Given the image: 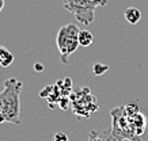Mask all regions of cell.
Instances as JSON below:
<instances>
[{
    "label": "cell",
    "mask_w": 148,
    "mask_h": 141,
    "mask_svg": "<svg viewBox=\"0 0 148 141\" xmlns=\"http://www.w3.org/2000/svg\"><path fill=\"white\" fill-rule=\"evenodd\" d=\"M124 16H125L126 22L130 23V25H137L141 19V11L136 7H128L124 12Z\"/></svg>",
    "instance_id": "obj_7"
},
{
    "label": "cell",
    "mask_w": 148,
    "mask_h": 141,
    "mask_svg": "<svg viewBox=\"0 0 148 141\" xmlns=\"http://www.w3.org/2000/svg\"><path fill=\"white\" fill-rule=\"evenodd\" d=\"M69 99H71L72 106H73V113H75V115H76L77 118H87L94 111L98 110L97 98L91 94L87 87L79 90Z\"/></svg>",
    "instance_id": "obj_5"
},
{
    "label": "cell",
    "mask_w": 148,
    "mask_h": 141,
    "mask_svg": "<svg viewBox=\"0 0 148 141\" xmlns=\"http://www.w3.org/2000/svg\"><path fill=\"white\" fill-rule=\"evenodd\" d=\"M4 90L0 92V111L4 114L5 122L21 123V92L23 83L15 78L4 80Z\"/></svg>",
    "instance_id": "obj_1"
},
{
    "label": "cell",
    "mask_w": 148,
    "mask_h": 141,
    "mask_svg": "<svg viewBox=\"0 0 148 141\" xmlns=\"http://www.w3.org/2000/svg\"><path fill=\"white\" fill-rule=\"evenodd\" d=\"M129 119V123H130V129H132V132L135 133L137 137H141L145 132V129H147V117L144 115L141 111L137 113L136 115H133L132 118H128Z\"/></svg>",
    "instance_id": "obj_6"
},
{
    "label": "cell",
    "mask_w": 148,
    "mask_h": 141,
    "mask_svg": "<svg viewBox=\"0 0 148 141\" xmlns=\"http://www.w3.org/2000/svg\"><path fill=\"white\" fill-rule=\"evenodd\" d=\"M12 63H14V54L7 48L0 45V65L3 68H8Z\"/></svg>",
    "instance_id": "obj_8"
},
{
    "label": "cell",
    "mask_w": 148,
    "mask_h": 141,
    "mask_svg": "<svg viewBox=\"0 0 148 141\" xmlns=\"http://www.w3.org/2000/svg\"><path fill=\"white\" fill-rule=\"evenodd\" d=\"M53 141H69V138H68V136L65 134V133L57 132V133H56V134L53 136Z\"/></svg>",
    "instance_id": "obj_15"
},
{
    "label": "cell",
    "mask_w": 148,
    "mask_h": 141,
    "mask_svg": "<svg viewBox=\"0 0 148 141\" xmlns=\"http://www.w3.org/2000/svg\"><path fill=\"white\" fill-rule=\"evenodd\" d=\"M71 103V99L67 98V96H63L61 99L58 100V106H60V109L61 110H68V106Z\"/></svg>",
    "instance_id": "obj_14"
},
{
    "label": "cell",
    "mask_w": 148,
    "mask_h": 141,
    "mask_svg": "<svg viewBox=\"0 0 148 141\" xmlns=\"http://www.w3.org/2000/svg\"><path fill=\"white\" fill-rule=\"evenodd\" d=\"M5 122V117H4V114L0 111V123H4Z\"/></svg>",
    "instance_id": "obj_17"
},
{
    "label": "cell",
    "mask_w": 148,
    "mask_h": 141,
    "mask_svg": "<svg viewBox=\"0 0 148 141\" xmlns=\"http://www.w3.org/2000/svg\"><path fill=\"white\" fill-rule=\"evenodd\" d=\"M88 141H106L103 138L102 133L97 132V130H91L90 134H88Z\"/></svg>",
    "instance_id": "obj_12"
},
{
    "label": "cell",
    "mask_w": 148,
    "mask_h": 141,
    "mask_svg": "<svg viewBox=\"0 0 148 141\" xmlns=\"http://www.w3.org/2000/svg\"><path fill=\"white\" fill-rule=\"evenodd\" d=\"M94 41V35L92 33L88 30H80L79 31V45L83 48H88Z\"/></svg>",
    "instance_id": "obj_9"
},
{
    "label": "cell",
    "mask_w": 148,
    "mask_h": 141,
    "mask_svg": "<svg viewBox=\"0 0 148 141\" xmlns=\"http://www.w3.org/2000/svg\"><path fill=\"white\" fill-rule=\"evenodd\" d=\"M5 5V0H0V12L3 11V8H4Z\"/></svg>",
    "instance_id": "obj_18"
},
{
    "label": "cell",
    "mask_w": 148,
    "mask_h": 141,
    "mask_svg": "<svg viewBox=\"0 0 148 141\" xmlns=\"http://www.w3.org/2000/svg\"><path fill=\"white\" fill-rule=\"evenodd\" d=\"M122 107H124V114H125L128 118H132L133 115H136L137 113H140L139 106L136 105V103H128V105L122 106Z\"/></svg>",
    "instance_id": "obj_10"
},
{
    "label": "cell",
    "mask_w": 148,
    "mask_h": 141,
    "mask_svg": "<svg viewBox=\"0 0 148 141\" xmlns=\"http://www.w3.org/2000/svg\"><path fill=\"white\" fill-rule=\"evenodd\" d=\"M109 71V65L106 64H101V63H95L92 67V73L95 76H101L103 73H106Z\"/></svg>",
    "instance_id": "obj_11"
},
{
    "label": "cell",
    "mask_w": 148,
    "mask_h": 141,
    "mask_svg": "<svg viewBox=\"0 0 148 141\" xmlns=\"http://www.w3.org/2000/svg\"><path fill=\"white\" fill-rule=\"evenodd\" d=\"M101 133H102L103 138L106 141H122V140H120V138H117V137L113 136L112 132H110V129H109V130H103V132H101Z\"/></svg>",
    "instance_id": "obj_13"
},
{
    "label": "cell",
    "mask_w": 148,
    "mask_h": 141,
    "mask_svg": "<svg viewBox=\"0 0 148 141\" xmlns=\"http://www.w3.org/2000/svg\"><path fill=\"white\" fill-rule=\"evenodd\" d=\"M112 115V129L110 132L114 137L120 140H129V141H141V137H137L130 129L129 119L124 114V107H116L110 111Z\"/></svg>",
    "instance_id": "obj_4"
},
{
    "label": "cell",
    "mask_w": 148,
    "mask_h": 141,
    "mask_svg": "<svg viewBox=\"0 0 148 141\" xmlns=\"http://www.w3.org/2000/svg\"><path fill=\"white\" fill-rule=\"evenodd\" d=\"M79 31L80 29L76 25L69 23L58 30L56 44H57L60 61L63 64H68V59L71 57L79 48Z\"/></svg>",
    "instance_id": "obj_3"
},
{
    "label": "cell",
    "mask_w": 148,
    "mask_h": 141,
    "mask_svg": "<svg viewBox=\"0 0 148 141\" xmlns=\"http://www.w3.org/2000/svg\"><path fill=\"white\" fill-rule=\"evenodd\" d=\"M34 69H36L37 72H42L44 71V65L41 63H37V64H34Z\"/></svg>",
    "instance_id": "obj_16"
},
{
    "label": "cell",
    "mask_w": 148,
    "mask_h": 141,
    "mask_svg": "<svg viewBox=\"0 0 148 141\" xmlns=\"http://www.w3.org/2000/svg\"><path fill=\"white\" fill-rule=\"evenodd\" d=\"M63 7L84 26H90L95 20V10L108 5V0H61Z\"/></svg>",
    "instance_id": "obj_2"
}]
</instances>
